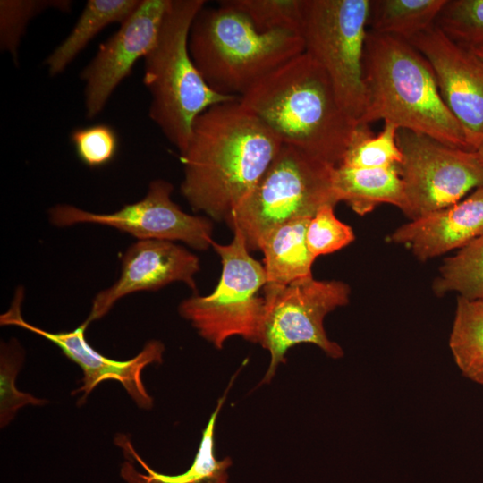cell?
Segmentation results:
<instances>
[{"instance_id":"6da1fadb","label":"cell","mask_w":483,"mask_h":483,"mask_svg":"<svg viewBox=\"0 0 483 483\" xmlns=\"http://www.w3.org/2000/svg\"><path fill=\"white\" fill-rule=\"evenodd\" d=\"M283 146L281 140L239 97L199 114L180 153V191L194 211L229 219L250 193Z\"/></svg>"},{"instance_id":"4fadbf2b","label":"cell","mask_w":483,"mask_h":483,"mask_svg":"<svg viewBox=\"0 0 483 483\" xmlns=\"http://www.w3.org/2000/svg\"><path fill=\"white\" fill-rule=\"evenodd\" d=\"M171 0H140L132 14L103 43L80 72L86 116L93 119L105 108L118 85L137 61L155 45Z\"/></svg>"},{"instance_id":"9a60e30c","label":"cell","mask_w":483,"mask_h":483,"mask_svg":"<svg viewBox=\"0 0 483 483\" xmlns=\"http://www.w3.org/2000/svg\"><path fill=\"white\" fill-rule=\"evenodd\" d=\"M199 259L185 248L164 240H140L124 252L119 278L98 292L92 301L89 324L105 317L124 296L157 291L173 282H182L196 292L195 274Z\"/></svg>"},{"instance_id":"5b68a950","label":"cell","mask_w":483,"mask_h":483,"mask_svg":"<svg viewBox=\"0 0 483 483\" xmlns=\"http://www.w3.org/2000/svg\"><path fill=\"white\" fill-rule=\"evenodd\" d=\"M205 4V0H171L157 39L143 59V83L151 97L149 117L179 153L186 148L199 114L238 98L213 90L191 57L190 29Z\"/></svg>"},{"instance_id":"3957f363","label":"cell","mask_w":483,"mask_h":483,"mask_svg":"<svg viewBox=\"0 0 483 483\" xmlns=\"http://www.w3.org/2000/svg\"><path fill=\"white\" fill-rule=\"evenodd\" d=\"M363 80L365 106L358 123L384 121L472 151L442 99L430 64L410 42L369 30Z\"/></svg>"},{"instance_id":"4316f807","label":"cell","mask_w":483,"mask_h":483,"mask_svg":"<svg viewBox=\"0 0 483 483\" xmlns=\"http://www.w3.org/2000/svg\"><path fill=\"white\" fill-rule=\"evenodd\" d=\"M435 25L457 44L483 46V0H446Z\"/></svg>"},{"instance_id":"ba28073f","label":"cell","mask_w":483,"mask_h":483,"mask_svg":"<svg viewBox=\"0 0 483 483\" xmlns=\"http://www.w3.org/2000/svg\"><path fill=\"white\" fill-rule=\"evenodd\" d=\"M370 0H302L304 52L329 76L337 99L358 123L365 106L363 56Z\"/></svg>"},{"instance_id":"484cf974","label":"cell","mask_w":483,"mask_h":483,"mask_svg":"<svg viewBox=\"0 0 483 483\" xmlns=\"http://www.w3.org/2000/svg\"><path fill=\"white\" fill-rule=\"evenodd\" d=\"M245 15L260 32L288 30L301 35L302 0H223Z\"/></svg>"},{"instance_id":"9c48e42d","label":"cell","mask_w":483,"mask_h":483,"mask_svg":"<svg viewBox=\"0 0 483 483\" xmlns=\"http://www.w3.org/2000/svg\"><path fill=\"white\" fill-rule=\"evenodd\" d=\"M263 289L265 304L258 343L269 352L270 362L260 384L272 380L294 345L311 343L330 358L343 356L342 347L327 337L323 322L328 313L349 303L351 289L346 283L311 276Z\"/></svg>"},{"instance_id":"ac0fdd59","label":"cell","mask_w":483,"mask_h":483,"mask_svg":"<svg viewBox=\"0 0 483 483\" xmlns=\"http://www.w3.org/2000/svg\"><path fill=\"white\" fill-rule=\"evenodd\" d=\"M333 188L337 200L345 202L356 214L365 216L381 204L397 207L403 213L405 196L399 166L352 168L335 166Z\"/></svg>"},{"instance_id":"ffe728a7","label":"cell","mask_w":483,"mask_h":483,"mask_svg":"<svg viewBox=\"0 0 483 483\" xmlns=\"http://www.w3.org/2000/svg\"><path fill=\"white\" fill-rule=\"evenodd\" d=\"M140 0H89L68 36L45 60L48 74L62 73L105 28L124 22Z\"/></svg>"},{"instance_id":"30bf717a","label":"cell","mask_w":483,"mask_h":483,"mask_svg":"<svg viewBox=\"0 0 483 483\" xmlns=\"http://www.w3.org/2000/svg\"><path fill=\"white\" fill-rule=\"evenodd\" d=\"M396 140L402 155L403 214L411 220L452 206L483 186V165L475 151L403 129Z\"/></svg>"},{"instance_id":"7c38bea8","label":"cell","mask_w":483,"mask_h":483,"mask_svg":"<svg viewBox=\"0 0 483 483\" xmlns=\"http://www.w3.org/2000/svg\"><path fill=\"white\" fill-rule=\"evenodd\" d=\"M24 290L19 287L9 309L0 316V324L19 326L48 340L80 366L83 373L81 386L72 391V394H81L78 406L84 404L92 390L101 382L115 380L121 383L139 408L149 410L153 407V398L144 386L141 373L147 366L163 362L165 346L162 342H147L142 350L130 360H113L89 344L85 331L89 323L86 320L67 332H49L24 320L21 311Z\"/></svg>"},{"instance_id":"f546056e","label":"cell","mask_w":483,"mask_h":483,"mask_svg":"<svg viewBox=\"0 0 483 483\" xmlns=\"http://www.w3.org/2000/svg\"><path fill=\"white\" fill-rule=\"evenodd\" d=\"M70 139L78 158L91 168L109 164L119 148L117 132L106 123L76 128Z\"/></svg>"},{"instance_id":"83f0119b","label":"cell","mask_w":483,"mask_h":483,"mask_svg":"<svg viewBox=\"0 0 483 483\" xmlns=\"http://www.w3.org/2000/svg\"><path fill=\"white\" fill-rule=\"evenodd\" d=\"M24 360L19 343H2L0 351V426L6 427L22 407L44 405L46 399L23 393L16 387L15 380Z\"/></svg>"},{"instance_id":"8fae6325","label":"cell","mask_w":483,"mask_h":483,"mask_svg":"<svg viewBox=\"0 0 483 483\" xmlns=\"http://www.w3.org/2000/svg\"><path fill=\"white\" fill-rule=\"evenodd\" d=\"M171 182L152 181L146 195L111 213H94L70 204H57L48 211L56 227L95 224L111 227L140 240L180 241L199 250L212 243L213 225L209 218L182 211L172 200Z\"/></svg>"},{"instance_id":"8992f818","label":"cell","mask_w":483,"mask_h":483,"mask_svg":"<svg viewBox=\"0 0 483 483\" xmlns=\"http://www.w3.org/2000/svg\"><path fill=\"white\" fill-rule=\"evenodd\" d=\"M333 166L295 147L283 144L258 182L232 213L227 225L242 233L250 251L259 250L265 236L296 218H311L324 205L339 201Z\"/></svg>"},{"instance_id":"277c9868","label":"cell","mask_w":483,"mask_h":483,"mask_svg":"<svg viewBox=\"0 0 483 483\" xmlns=\"http://www.w3.org/2000/svg\"><path fill=\"white\" fill-rule=\"evenodd\" d=\"M188 47L207 84L219 94L238 97L304 52L300 34L260 32L242 13L220 3L197 13Z\"/></svg>"},{"instance_id":"cb8c5ba5","label":"cell","mask_w":483,"mask_h":483,"mask_svg":"<svg viewBox=\"0 0 483 483\" xmlns=\"http://www.w3.org/2000/svg\"><path fill=\"white\" fill-rule=\"evenodd\" d=\"M398 128L384 123L376 135L369 124L357 123L339 165L352 168H386L400 166L402 155L396 136Z\"/></svg>"},{"instance_id":"d6986e66","label":"cell","mask_w":483,"mask_h":483,"mask_svg":"<svg viewBox=\"0 0 483 483\" xmlns=\"http://www.w3.org/2000/svg\"><path fill=\"white\" fill-rule=\"evenodd\" d=\"M310 218H296L272 229L263 239L267 283L264 287L285 286L292 282L311 277L315 258L306 241Z\"/></svg>"},{"instance_id":"2e32d148","label":"cell","mask_w":483,"mask_h":483,"mask_svg":"<svg viewBox=\"0 0 483 483\" xmlns=\"http://www.w3.org/2000/svg\"><path fill=\"white\" fill-rule=\"evenodd\" d=\"M483 234V186L465 199L396 228L388 241L410 249L419 261L462 249Z\"/></svg>"},{"instance_id":"e0dca14e","label":"cell","mask_w":483,"mask_h":483,"mask_svg":"<svg viewBox=\"0 0 483 483\" xmlns=\"http://www.w3.org/2000/svg\"><path fill=\"white\" fill-rule=\"evenodd\" d=\"M231 378L226 391L217 401L206 428L202 431L199 449L193 462L186 471L177 475H165L151 469L135 450L131 437L119 433L114 444L122 449L126 461L122 464L120 474L127 483H227V470L233 462L230 457L218 460L215 454V429L217 416L232 387Z\"/></svg>"},{"instance_id":"44dd1931","label":"cell","mask_w":483,"mask_h":483,"mask_svg":"<svg viewBox=\"0 0 483 483\" xmlns=\"http://www.w3.org/2000/svg\"><path fill=\"white\" fill-rule=\"evenodd\" d=\"M446 0H370L369 30L409 41L433 26Z\"/></svg>"},{"instance_id":"1f68e13d","label":"cell","mask_w":483,"mask_h":483,"mask_svg":"<svg viewBox=\"0 0 483 483\" xmlns=\"http://www.w3.org/2000/svg\"><path fill=\"white\" fill-rule=\"evenodd\" d=\"M470 50H472L473 53L476 54L478 55V57L483 62V46L479 47H475V48H471Z\"/></svg>"},{"instance_id":"5bb4252c","label":"cell","mask_w":483,"mask_h":483,"mask_svg":"<svg viewBox=\"0 0 483 483\" xmlns=\"http://www.w3.org/2000/svg\"><path fill=\"white\" fill-rule=\"evenodd\" d=\"M408 42L430 64L444 103L475 151L483 139V62L435 24Z\"/></svg>"},{"instance_id":"f1b7e54d","label":"cell","mask_w":483,"mask_h":483,"mask_svg":"<svg viewBox=\"0 0 483 483\" xmlns=\"http://www.w3.org/2000/svg\"><path fill=\"white\" fill-rule=\"evenodd\" d=\"M335 207L331 204L322 206L309 220L306 241L315 258L337 251L355 239L352 227L335 216Z\"/></svg>"},{"instance_id":"d4e9b609","label":"cell","mask_w":483,"mask_h":483,"mask_svg":"<svg viewBox=\"0 0 483 483\" xmlns=\"http://www.w3.org/2000/svg\"><path fill=\"white\" fill-rule=\"evenodd\" d=\"M70 0H1L0 48L17 63L19 47L30 21L48 9L68 13Z\"/></svg>"},{"instance_id":"52a82bcc","label":"cell","mask_w":483,"mask_h":483,"mask_svg":"<svg viewBox=\"0 0 483 483\" xmlns=\"http://www.w3.org/2000/svg\"><path fill=\"white\" fill-rule=\"evenodd\" d=\"M233 231L230 243H211L222 263L215 290L206 296L194 294L178 308L180 315L216 349L233 335L258 343L264 312L265 300L258 295L267 283L264 266L250 256L241 231Z\"/></svg>"},{"instance_id":"7a4b0ae2","label":"cell","mask_w":483,"mask_h":483,"mask_svg":"<svg viewBox=\"0 0 483 483\" xmlns=\"http://www.w3.org/2000/svg\"><path fill=\"white\" fill-rule=\"evenodd\" d=\"M283 142L338 166L356 123L332 81L306 52L267 74L239 97Z\"/></svg>"},{"instance_id":"603a6c76","label":"cell","mask_w":483,"mask_h":483,"mask_svg":"<svg viewBox=\"0 0 483 483\" xmlns=\"http://www.w3.org/2000/svg\"><path fill=\"white\" fill-rule=\"evenodd\" d=\"M433 291L438 296L455 292L469 300H483V234L444 259Z\"/></svg>"},{"instance_id":"4dcf8cb0","label":"cell","mask_w":483,"mask_h":483,"mask_svg":"<svg viewBox=\"0 0 483 483\" xmlns=\"http://www.w3.org/2000/svg\"><path fill=\"white\" fill-rule=\"evenodd\" d=\"M479 161L483 165V139L480 140L479 144L478 145L476 150H475Z\"/></svg>"},{"instance_id":"7402d4cb","label":"cell","mask_w":483,"mask_h":483,"mask_svg":"<svg viewBox=\"0 0 483 483\" xmlns=\"http://www.w3.org/2000/svg\"><path fill=\"white\" fill-rule=\"evenodd\" d=\"M449 348L462 376L483 386V300L458 296Z\"/></svg>"}]
</instances>
